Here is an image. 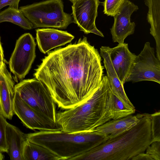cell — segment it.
I'll use <instances>...</instances> for the list:
<instances>
[{"label": "cell", "mask_w": 160, "mask_h": 160, "mask_svg": "<svg viewBox=\"0 0 160 160\" xmlns=\"http://www.w3.org/2000/svg\"><path fill=\"white\" fill-rule=\"evenodd\" d=\"M98 50L86 37L48 53L34 75L58 107L68 109L86 101L101 83L104 68Z\"/></svg>", "instance_id": "cell-1"}, {"label": "cell", "mask_w": 160, "mask_h": 160, "mask_svg": "<svg viewBox=\"0 0 160 160\" xmlns=\"http://www.w3.org/2000/svg\"><path fill=\"white\" fill-rule=\"evenodd\" d=\"M153 141L150 114L145 113L131 128L71 160H131Z\"/></svg>", "instance_id": "cell-2"}, {"label": "cell", "mask_w": 160, "mask_h": 160, "mask_svg": "<svg viewBox=\"0 0 160 160\" xmlns=\"http://www.w3.org/2000/svg\"><path fill=\"white\" fill-rule=\"evenodd\" d=\"M111 91L107 76L86 101L73 107L57 113L56 122L61 130L68 132H93L112 120L107 102Z\"/></svg>", "instance_id": "cell-3"}, {"label": "cell", "mask_w": 160, "mask_h": 160, "mask_svg": "<svg viewBox=\"0 0 160 160\" xmlns=\"http://www.w3.org/2000/svg\"><path fill=\"white\" fill-rule=\"evenodd\" d=\"M27 139L48 148L63 160H70L106 142L94 131L68 132L61 130L40 131L26 134Z\"/></svg>", "instance_id": "cell-4"}, {"label": "cell", "mask_w": 160, "mask_h": 160, "mask_svg": "<svg viewBox=\"0 0 160 160\" xmlns=\"http://www.w3.org/2000/svg\"><path fill=\"white\" fill-rule=\"evenodd\" d=\"M19 9L32 24L33 28L65 29L73 22L71 15L64 11L62 0H47L22 6Z\"/></svg>", "instance_id": "cell-5"}, {"label": "cell", "mask_w": 160, "mask_h": 160, "mask_svg": "<svg viewBox=\"0 0 160 160\" xmlns=\"http://www.w3.org/2000/svg\"><path fill=\"white\" fill-rule=\"evenodd\" d=\"M14 89L31 107L56 122V103L40 81L36 78L22 80L14 86Z\"/></svg>", "instance_id": "cell-6"}, {"label": "cell", "mask_w": 160, "mask_h": 160, "mask_svg": "<svg viewBox=\"0 0 160 160\" xmlns=\"http://www.w3.org/2000/svg\"><path fill=\"white\" fill-rule=\"evenodd\" d=\"M36 44L30 33H25L17 40L8 62L10 71L16 82L22 80L28 73L36 57Z\"/></svg>", "instance_id": "cell-7"}, {"label": "cell", "mask_w": 160, "mask_h": 160, "mask_svg": "<svg viewBox=\"0 0 160 160\" xmlns=\"http://www.w3.org/2000/svg\"><path fill=\"white\" fill-rule=\"evenodd\" d=\"M144 81L160 84V60L149 42L145 43L143 50L136 55L126 82Z\"/></svg>", "instance_id": "cell-8"}, {"label": "cell", "mask_w": 160, "mask_h": 160, "mask_svg": "<svg viewBox=\"0 0 160 160\" xmlns=\"http://www.w3.org/2000/svg\"><path fill=\"white\" fill-rule=\"evenodd\" d=\"M13 110L16 114L27 128L40 131L61 130L60 126L24 101L18 93L15 91Z\"/></svg>", "instance_id": "cell-9"}, {"label": "cell", "mask_w": 160, "mask_h": 160, "mask_svg": "<svg viewBox=\"0 0 160 160\" xmlns=\"http://www.w3.org/2000/svg\"><path fill=\"white\" fill-rule=\"evenodd\" d=\"M100 2L99 0H76L72 3V16L73 22L85 33H92L103 37L95 25Z\"/></svg>", "instance_id": "cell-10"}, {"label": "cell", "mask_w": 160, "mask_h": 160, "mask_svg": "<svg viewBox=\"0 0 160 160\" xmlns=\"http://www.w3.org/2000/svg\"><path fill=\"white\" fill-rule=\"evenodd\" d=\"M138 6L129 0H125L116 14L113 17L114 22L110 29L113 42L123 43L125 39L134 32L135 24L131 22L130 17Z\"/></svg>", "instance_id": "cell-11"}, {"label": "cell", "mask_w": 160, "mask_h": 160, "mask_svg": "<svg viewBox=\"0 0 160 160\" xmlns=\"http://www.w3.org/2000/svg\"><path fill=\"white\" fill-rule=\"evenodd\" d=\"M109 57L115 71L123 85L131 70L136 55L129 50L128 44L123 43L113 48L107 46Z\"/></svg>", "instance_id": "cell-12"}, {"label": "cell", "mask_w": 160, "mask_h": 160, "mask_svg": "<svg viewBox=\"0 0 160 160\" xmlns=\"http://www.w3.org/2000/svg\"><path fill=\"white\" fill-rule=\"evenodd\" d=\"M14 83L11 73L3 62L0 69V110L3 116L11 120L14 114Z\"/></svg>", "instance_id": "cell-13"}, {"label": "cell", "mask_w": 160, "mask_h": 160, "mask_svg": "<svg viewBox=\"0 0 160 160\" xmlns=\"http://www.w3.org/2000/svg\"><path fill=\"white\" fill-rule=\"evenodd\" d=\"M36 31L38 48L44 54L53 48L70 42L74 38L66 31L53 28L38 29Z\"/></svg>", "instance_id": "cell-14"}, {"label": "cell", "mask_w": 160, "mask_h": 160, "mask_svg": "<svg viewBox=\"0 0 160 160\" xmlns=\"http://www.w3.org/2000/svg\"><path fill=\"white\" fill-rule=\"evenodd\" d=\"M100 55L103 59L104 66L106 70L107 77L109 82L112 92L127 108L135 110V108L127 96L122 84L112 64L107 46L100 48Z\"/></svg>", "instance_id": "cell-15"}, {"label": "cell", "mask_w": 160, "mask_h": 160, "mask_svg": "<svg viewBox=\"0 0 160 160\" xmlns=\"http://www.w3.org/2000/svg\"><path fill=\"white\" fill-rule=\"evenodd\" d=\"M145 114L129 115L117 119L110 120L96 128L93 131L103 136L108 140L113 138L135 125Z\"/></svg>", "instance_id": "cell-16"}, {"label": "cell", "mask_w": 160, "mask_h": 160, "mask_svg": "<svg viewBox=\"0 0 160 160\" xmlns=\"http://www.w3.org/2000/svg\"><path fill=\"white\" fill-rule=\"evenodd\" d=\"M6 138L8 147L7 152L11 160H22V150L26 134L17 127L8 122Z\"/></svg>", "instance_id": "cell-17"}, {"label": "cell", "mask_w": 160, "mask_h": 160, "mask_svg": "<svg viewBox=\"0 0 160 160\" xmlns=\"http://www.w3.org/2000/svg\"><path fill=\"white\" fill-rule=\"evenodd\" d=\"M148 8L147 20L151 25L150 33L156 43V55L160 60V0H145Z\"/></svg>", "instance_id": "cell-18"}, {"label": "cell", "mask_w": 160, "mask_h": 160, "mask_svg": "<svg viewBox=\"0 0 160 160\" xmlns=\"http://www.w3.org/2000/svg\"><path fill=\"white\" fill-rule=\"evenodd\" d=\"M22 160H59L63 159L48 148L27 139L22 150Z\"/></svg>", "instance_id": "cell-19"}, {"label": "cell", "mask_w": 160, "mask_h": 160, "mask_svg": "<svg viewBox=\"0 0 160 160\" xmlns=\"http://www.w3.org/2000/svg\"><path fill=\"white\" fill-rule=\"evenodd\" d=\"M9 22L17 25L24 29L30 30L33 25L18 9L9 7L0 12V23Z\"/></svg>", "instance_id": "cell-20"}, {"label": "cell", "mask_w": 160, "mask_h": 160, "mask_svg": "<svg viewBox=\"0 0 160 160\" xmlns=\"http://www.w3.org/2000/svg\"><path fill=\"white\" fill-rule=\"evenodd\" d=\"M107 104L112 120L120 119L132 115L135 112V110L126 107L111 91L108 100Z\"/></svg>", "instance_id": "cell-21"}, {"label": "cell", "mask_w": 160, "mask_h": 160, "mask_svg": "<svg viewBox=\"0 0 160 160\" xmlns=\"http://www.w3.org/2000/svg\"><path fill=\"white\" fill-rule=\"evenodd\" d=\"M125 0H105L103 2V12L108 16L113 17Z\"/></svg>", "instance_id": "cell-22"}, {"label": "cell", "mask_w": 160, "mask_h": 160, "mask_svg": "<svg viewBox=\"0 0 160 160\" xmlns=\"http://www.w3.org/2000/svg\"><path fill=\"white\" fill-rule=\"evenodd\" d=\"M0 110V152H7L8 147L6 138V128L8 122Z\"/></svg>", "instance_id": "cell-23"}, {"label": "cell", "mask_w": 160, "mask_h": 160, "mask_svg": "<svg viewBox=\"0 0 160 160\" xmlns=\"http://www.w3.org/2000/svg\"><path fill=\"white\" fill-rule=\"evenodd\" d=\"M153 141H160V112L150 114Z\"/></svg>", "instance_id": "cell-24"}, {"label": "cell", "mask_w": 160, "mask_h": 160, "mask_svg": "<svg viewBox=\"0 0 160 160\" xmlns=\"http://www.w3.org/2000/svg\"><path fill=\"white\" fill-rule=\"evenodd\" d=\"M145 152L152 160H160V141H153Z\"/></svg>", "instance_id": "cell-25"}, {"label": "cell", "mask_w": 160, "mask_h": 160, "mask_svg": "<svg viewBox=\"0 0 160 160\" xmlns=\"http://www.w3.org/2000/svg\"><path fill=\"white\" fill-rule=\"evenodd\" d=\"M20 0H0V10L7 6L18 9L19 3Z\"/></svg>", "instance_id": "cell-26"}, {"label": "cell", "mask_w": 160, "mask_h": 160, "mask_svg": "<svg viewBox=\"0 0 160 160\" xmlns=\"http://www.w3.org/2000/svg\"><path fill=\"white\" fill-rule=\"evenodd\" d=\"M131 160H152L145 152L140 153L133 158Z\"/></svg>", "instance_id": "cell-27"}, {"label": "cell", "mask_w": 160, "mask_h": 160, "mask_svg": "<svg viewBox=\"0 0 160 160\" xmlns=\"http://www.w3.org/2000/svg\"><path fill=\"white\" fill-rule=\"evenodd\" d=\"M4 54L2 48L0 40V63L2 65L3 62Z\"/></svg>", "instance_id": "cell-28"}, {"label": "cell", "mask_w": 160, "mask_h": 160, "mask_svg": "<svg viewBox=\"0 0 160 160\" xmlns=\"http://www.w3.org/2000/svg\"><path fill=\"white\" fill-rule=\"evenodd\" d=\"M4 158L3 155L2 154L1 152H0V160H2Z\"/></svg>", "instance_id": "cell-29"}, {"label": "cell", "mask_w": 160, "mask_h": 160, "mask_svg": "<svg viewBox=\"0 0 160 160\" xmlns=\"http://www.w3.org/2000/svg\"><path fill=\"white\" fill-rule=\"evenodd\" d=\"M72 3H73L76 0H69Z\"/></svg>", "instance_id": "cell-30"}, {"label": "cell", "mask_w": 160, "mask_h": 160, "mask_svg": "<svg viewBox=\"0 0 160 160\" xmlns=\"http://www.w3.org/2000/svg\"><path fill=\"white\" fill-rule=\"evenodd\" d=\"M2 64H1L0 63V68H1V67H2Z\"/></svg>", "instance_id": "cell-31"}]
</instances>
